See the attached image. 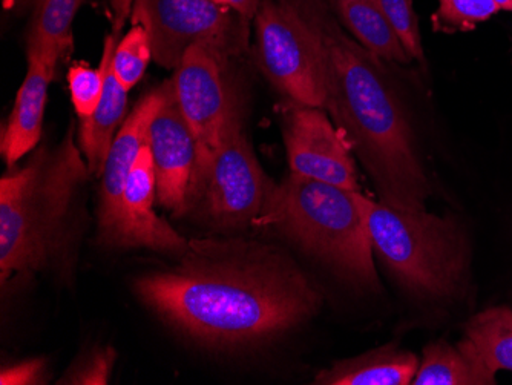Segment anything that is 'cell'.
<instances>
[{
  "instance_id": "cell-17",
  "label": "cell",
  "mask_w": 512,
  "mask_h": 385,
  "mask_svg": "<svg viewBox=\"0 0 512 385\" xmlns=\"http://www.w3.org/2000/svg\"><path fill=\"white\" fill-rule=\"evenodd\" d=\"M336 19L356 42L382 62H411L376 0H333Z\"/></svg>"
},
{
  "instance_id": "cell-23",
  "label": "cell",
  "mask_w": 512,
  "mask_h": 385,
  "mask_svg": "<svg viewBox=\"0 0 512 385\" xmlns=\"http://www.w3.org/2000/svg\"><path fill=\"white\" fill-rule=\"evenodd\" d=\"M494 0H439L434 30L470 31L499 13Z\"/></svg>"
},
{
  "instance_id": "cell-22",
  "label": "cell",
  "mask_w": 512,
  "mask_h": 385,
  "mask_svg": "<svg viewBox=\"0 0 512 385\" xmlns=\"http://www.w3.org/2000/svg\"><path fill=\"white\" fill-rule=\"evenodd\" d=\"M152 56L151 37L142 25H132L120 39L112 56V71L126 89L134 88L148 70Z\"/></svg>"
},
{
  "instance_id": "cell-10",
  "label": "cell",
  "mask_w": 512,
  "mask_h": 385,
  "mask_svg": "<svg viewBox=\"0 0 512 385\" xmlns=\"http://www.w3.org/2000/svg\"><path fill=\"white\" fill-rule=\"evenodd\" d=\"M283 134L290 174L359 192L353 151L324 109L289 102Z\"/></svg>"
},
{
  "instance_id": "cell-24",
  "label": "cell",
  "mask_w": 512,
  "mask_h": 385,
  "mask_svg": "<svg viewBox=\"0 0 512 385\" xmlns=\"http://www.w3.org/2000/svg\"><path fill=\"white\" fill-rule=\"evenodd\" d=\"M376 2L411 60L424 63V47H422L421 30H419V20L414 11L413 0H376Z\"/></svg>"
},
{
  "instance_id": "cell-1",
  "label": "cell",
  "mask_w": 512,
  "mask_h": 385,
  "mask_svg": "<svg viewBox=\"0 0 512 385\" xmlns=\"http://www.w3.org/2000/svg\"><path fill=\"white\" fill-rule=\"evenodd\" d=\"M177 266L135 281L138 298L169 326L218 349L255 346L315 315L321 293L272 246L189 241Z\"/></svg>"
},
{
  "instance_id": "cell-5",
  "label": "cell",
  "mask_w": 512,
  "mask_h": 385,
  "mask_svg": "<svg viewBox=\"0 0 512 385\" xmlns=\"http://www.w3.org/2000/svg\"><path fill=\"white\" fill-rule=\"evenodd\" d=\"M371 249L416 297L451 298L470 272L467 235L454 218L425 209L394 208L356 192Z\"/></svg>"
},
{
  "instance_id": "cell-13",
  "label": "cell",
  "mask_w": 512,
  "mask_h": 385,
  "mask_svg": "<svg viewBox=\"0 0 512 385\" xmlns=\"http://www.w3.org/2000/svg\"><path fill=\"white\" fill-rule=\"evenodd\" d=\"M171 80L142 97L115 134L106 157L100 186L99 229L106 226L119 208L129 172L143 146L148 145L149 126L165 102Z\"/></svg>"
},
{
  "instance_id": "cell-7",
  "label": "cell",
  "mask_w": 512,
  "mask_h": 385,
  "mask_svg": "<svg viewBox=\"0 0 512 385\" xmlns=\"http://www.w3.org/2000/svg\"><path fill=\"white\" fill-rule=\"evenodd\" d=\"M275 183L261 168L243 129V116L230 120L197 188L189 195V212L221 232L255 226L266 209Z\"/></svg>"
},
{
  "instance_id": "cell-11",
  "label": "cell",
  "mask_w": 512,
  "mask_h": 385,
  "mask_svg": "<svg viewBox=\"0 0 512 385\" xmlns=\"http://www.w3.org/2000/svg\"><path fill=\"white\" fill-rule=\"evenodd\" d=\"M157 201V180L149 145L138 154L119 208L106 226L99 229V241L103 246L145 247L151 251L181 255L188 251L189 241L181 237L168 221L154 211Z\"/></svg>"
},
{
  "instance_id": "cell-15",
  "label": "cell",
  "mask_w": 512,
  "mask_h": 385,
  "mask_svg": "<svg viewBox=\"0 0 512 385\" xmlns=\"http://www.w3.org/2000/svg\"><path fill=\"white\" fill-rule=\"evenodd\" d=\"M419 359L407 350L385 346L356 358L344 359L322 370L315 384L321 385H408L413 384Z\"/></svg>"
},
{
  "instance_id": "cell-25",
  "label": "cell",
  "mask_w": 512,
  "mask_h": 385,
  "mask_svg": "<svg viewBox=\"0 0 512 385\" xmlns=\"http://www.w3.org/2000/svg\"><path fill=\"white\" fill-rule=\"evenodd\" d=\"M117 353L112 347H94L80 356L59 384L105 385L111 378Z\"/></svg>"
},
{
  "instance_id": "cell-3",
  "label": "cell",
  "mask_w": 512,
  "mask_h": 385,
  "mask_svg": "<svg viewBox=\"0 0 512 385\" xmlns=\"http://www.w3.org/2000/svg\"><path fill=\"white\" fill-rule=\"evenodd\" d=\"M88 163L74 128L56 149L42 148L0 181V278L28 277L46 269L68 238L74 200L88 180Z\"/></svg>"
},
{
  "instance_id": "cell-6",
  "label": "cell",
  "mask_w": 512,
  "mask_h": 385,
  "mask_svg": "<svg viewBox=\"0 0 512 385\" xmlns=\"http://www.w3.org/2000/svg\"><path fill=\"white\" fill-rule=\"evenodd\" d=\"M253 22L255 62L273 88L290 103L324 109V48L298 0H263Z\"/></svg>"
},
{
  "instance_id": "cell-29",
  "label": "cell",
  "mask_w": 512,
  "mask_h": 385,
  "mask_svg": "<svg viewBox=\"0 0 512 385\" xmlns=\"http://www.w3.org/2000/svg\"><path fill=\"white\" fill-rule=\"evenodd\" d=\"M499 5L500 10L511 11L512 13V0H494Z\"/></svg>"
},
{
  "instance_id": "cell-31",
  "label": "cell",
  "mask_w": 512,
  "mask_h": 385,
  "mask_svg": "<svg viewBox=\"0 0 512 385\" xmlns=\"http://www.w3.org/2000/svg\"><path fill=\"white\" fill-rule=\"evenodd\" d=\"M17 2H19V4H22V5H27V4H30L31 0H17Z\"/></svg>"
},
{
  "instance_id": "cell-28",
  "label": "cell",
  "mask_w": 512,
  "mask_h": 385,
  "mask_svg": "<svg viewBox=\"0 0 512 385\" xmlns=\"http://www.w3.org/2000/svg\"><path fill=\"white\" fill-rule=\"evenodd\" d=\"M261 2L263 0H229V5L232 10L237 11L244 19L252 22L255 19L256 11L260 8Z\"/></svg>"
},
{
  "instance_id": "cell-9",
  "label": "cell",
  "mask_w": 512,
  "mask_h": 385,
  "mask_svg": "<svg viewBox=\"0 0 512 385\" xmlns=\"http://www.w3.org/2000/svg\"><path fill=\"white\" fill-rule=\"evenodd\" d=\"M174 71L171 80L175 97L197 140L191 195L220 146L230 120L241 114V103L230 80L229 57L214 48H189Z\"/></svg>"
},
{
  "instance_id": "cell-18",
  "label": "cell",
  "mask_w": 512,
  "mask_h": 385,
  "mask_svg": "<svg viewBox=\"0 0 512 385\" xmlns=\"http://www.w3.org/2000/svg\"><path fill=\"white\" fill-rule=\"evenodd\" d=\"M414 385H494L496 375L486 369L467 341L457 346L434 343L425 347Z\"/></svg>"
},
{
  "instance_id": "cell-14",
  "label": "cell",
  "mask_w": 512,
  "mask_h": 385,
  "mask_svg": "<svg viewBox=\"0 0 512 385\" xmlns=\"http://www.w3.org/2000/svg\"><path fill=\"white\" fill-rule=\"evenodd\" d=\"M56 68L53 60L28 56L27 76L17 91L13 112L2 131V155L10 166L36 149L42 139L48 88Z\"/></svg>"
},
{
  "instance_id": "cell-8",
  "label": "cell",
  "mask_w": 512,
  "mask_h": 385,
  "mask_svg": "<svg viewBox=\"0 0 512 385\" xmlns=\"http://www.w3.org/2000/svg\"><path fill=\"white\" fill-rule=\"evenodd\" d=\"M131 24L145 27L152 56L166 70H177L195 45L214 48L229 59L249 45V20L212 0H135Z\"/></svg>"
},
{
  "instance_id": "cell-16",
  "label": "cell",
  "mask_w": 512,
  "mask_h": 385,
  "mask_svg": "<svg viewBox=\"0 0 512 385\" xmlns=\"http://www.w3.org/2000/svg\"><path fill=\"white\" fill-rule=\"evenodd\" d=\"M126 106L128 89L115 77L111 62L99 108L88 119L80 120L79 125V148L89 172L96 177H102L112 140L125 122Z\"/></svg>"
},
{
  "instance_id": "cell-26",
  "label": "cell",
  "mask_w": 512,
  "mask_h": 385,
  "mask_svg": "<svg viewBox=\"0 0 512 385\" xmlns=\"http://www.w3.org/2000/svg\"><path fill=\"white\" fill-rule=\"evenodd\" d=\"M43 375H45V361L43 359H31V361L19 362L16 366L5 367L0 373V384H43V381H45Z\"/></svg>"
},
{
  "instance_id": "cell-21",
  "label": "cell",
  "mask_w": 512,
  "mask_h": 385,
  "mask_svg": "<svg viewBox=\"0 0 512 385\" xmlns=\"http://www.w3.org/2000/svg\"><path fill=\"white\" fill-rule=\"evenodd\" d=\"M119 36L115 33L108 34L103 47L102 60L99 68H91L86 63H76L68 71V86L79 120L88 119L99 108L105 91L106 74L114 56Z\"/></svg>"
},
{
  "instance_id": "cell-12",
  "label": "cell",
  "mask_w": 512,
  "mask_h": 385,
  "mask_svg": "<svg viewBox=\"0 0 512 385\" xmlns=\"http://www.w3.org/2000/svg\"><path fill=\"white\" fill-rule=\"evenodd\" d=\"M148 145L157 180V200L175 215L186 214L194 180L197 140L184 119L174 85L149 126Z\"/></svg>"
},
{
  "instance_id": "cell-4",
  "label": "cell",
  "mask_w": 512,
  "mask_h": 385,
  "mask_svg": "<svg viewBox=\"0 0 512 385\" xmlns=\"http://www.w3.org/2000/svg\"><path fill=\"white\" fill-rule=\"evenodd\" d=\"M356 192L289 174L275 185L256 228H270L348 283L379 289L373 249Z\"/></svg>"
},
{
  "instance_id": "cell-30",
  "label": "cell",
  "mask_w": 512,
  "mask_h": 385,
  "mask_svg": "<svg viewBox=\"0 0 512 385\" xmlns=\"http://www.w3.org/2000/svg\"><path fill=\"white\" fill-rule=\"evenodd\" d=\"M215 4L226 5V7H230L229 0H212Z\"/></svg>"
},
{
  "instance_id": "cell-27",
  "label": "cell",
  "mask_w": 512,
  "mask_h": 385,
  "mask_svg": "<svg viewBox=\"0 0 512 385\" xmlns=\"http://www.w3.org/2000/svg\"><path fill=\"white\" fill-rule=\"evenodd\" d=\"M111 10L112 33L120 36L128 19H131L135 0H106Z\"/></svg>"
},
{
  "instance_id": "cell-20",
  "label": "cell",
  "mask_w": 512,
  "mask_h": 385,
  "mask_svg": "<svg viewBox=\"0 0 512 385\" xmlns=\"http://www.w3.org/2000/svg\"><path fill=\"white\" fill-rule=\"evenodd\" d=\"M465 341L496 375L499 370L512 372V310L493 307L473 316L465 327Z\"/></svg>"
},
{
  "instance_id": "cell-2",
  "label": "cell",
  "mask_w": 512,
  "mask_h": 385,
  "mask_svg": "<svg viewBox=\"0 0 512 385\" xmlns=\"http://www.w3.org/2000/svg\"><path fill=\"white\" fill-rule=\"evenodd\" d=\"M325 54V108L353 154L394 208L425 209L430 183L404 103L382 60L361 47L324 0H298Z\"/></svg>"
},
{
  "instance_id": "cell-19",
  "label": "cell",
  "mask_w": 512,
  "mask_h": 385,
  "mask_svg": "<svg viewBox=\"0 0 512 385\" xmlns=\"http://www.w3.org/2000/svg\"><path fill=\"white\" fill-rule=\"evenodd\" d=\"M83 0H37L28 36V56L59 63L73 48V24Z\"/></svg>"
}]
</instances>
